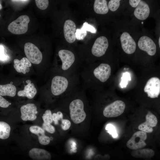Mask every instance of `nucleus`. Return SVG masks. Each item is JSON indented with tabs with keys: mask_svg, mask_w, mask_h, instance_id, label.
Segmentation results:
<instances>
[{
	"mask_svg": "<svg viewBox=\"0 0 160 160\" xmlns=\"http://www.w3.org/2000/svg\"><path fill=\"white\" fill-rule=\"evenodd\" d=\"M147 138L146 132L141 131L136 132L127 141V146L129 149L133 150L142 148L146 145L145 140Z\"/></svg>",
	"mask_w": 160,
	"mask_h": 160,
	"instance_id": "obj_7",
	"label": "nucleus"
},
{
	"mask_svg": "<svg viewBox=\"0 0 160 160\" xmlns=\"http://www.w3.org/2000/svg\"><path fill=\"white\" fill-rule=\"evenodd\" d=\"M61 127L62 129L64 130L68 129L71 125L70 121L66 119H63L61 120Z\"/></svg>",
	"mask_w": 160,
	"mask_h": 160,
	"instance_id": "obj_32",
	"label": "nucleus"
},
{
	"mask_svg": "<svg viewBox=\"0 0 160 160\" xmlns=\"http://www.w3.org/2000/svg\"><path fill=\"white\" fill-rule=\"evenodd\" d=\"M125 108L124 103L122 100H117L109 104L104 108L103 116L106 117H116L121 115Z\"/></svg>",
	"mask_w": 160,
	"mask_h": 160,
	"instance_id": "obj_5",
	"label": "nucleus"
},
{
	"mask_svg": "<svg viewBox=\"0 0 160 160\" xmlns=\"http://www.w3.org/2000/svg\"><path fill=\"white\" fill-rule=\"evenodd\" d=\"M28 155L33 160H51V156L47 151L43 149L33 148L29 151Z\"/></svg>",
	"mask_w": 160,
	"mask_h": 160,
	"instance_id": "obj_16",
	"label": "nucleus"
},
{
	"mask_svg": "<svg viewBox=\"0 0 160 160\" xmlns=\"http://www.w3.org/2000/svg\"><path fill=\"white\" fill-rule=\"evenodd\" d=\"M52 119L55 125L58 124V121L61 120L63 119L64 115L63 113L61 111H58L56 113H52Z\"/></svg>",
	"mask_w": 160,
	"mask_h": 160,
	"instance_id": "obj_27",
	"label": "nucleus"
},
{
	"mask_svg": "<svg viewBox=\"0 0 160 160\" xmlns=\"http://www.w3.org/2000/svg\"><path fill=\"white\" fill-rule=\"evenodd\" d=\"M85 89L79 85L60 99L63 104L67 105L70 118L76 124L84 121L87 116L85 107L87 99Z\"/></svg>",
	"mask_w": 160,
	"mask_h": 160,
	"instance_id": "obj_1",
	"label": "nucleus"
},
{
	"mask_svg": "<svg viewBox=\"0 0 160 160\" xmlns=\"http://www.w3.org/2000/svg\"><path fill=\"white\" fill-rule=\"evenodd\" d=\"M132 156L135 158L150 159L155 154L154 151L150 148L139 149L133 150L131 153Z\"/></svg>",
	"mask_w": 160,
	"mask_h": 160,
	"instance_id": "obj_21",
	"label": "nucleus"
},
{
	"mask_svg": "<svg viewBox=\"0 0 160 160\" xmlns=\"http://www.w3.org/2000/svg\"><path fill=\"white\" fill-rule=\"evenodd\" d=\"M108 46L107 39L104 36L99 37L94 42L91 49V53L95 57H101L105 55Z\"/></svg>",
	"mask_w": 160,
	"mask_h": 160,
	"instance_id": "obj_9",
	"label": "nucleus"
},
{
	"mask_svg": "<svg viewBox=\"0 0 160 160\" xmlns=\"http://www.w3.org/2000/svg\"><path fill=\"white\" fill-rule=\"evenodd\" d=\"M11 1H16V2H25V1H28V0H12Z\"/></svg>",
	"mask_w": 160,
	"mask_h": 160,
	"instance_id": "obj_36",
	"label": "nucleus"
},
{
	"mask_svg": "<svg viewBox=\"0 0 160 160\" xmlns=\"http://www.w3.org/2000/svg\"><path fill=\"white\" fill-rule=\"evenodd\" d=\"M9 102L0 95V107L3 108H7L9 105Z\"/></svg>",
	"mask_w": 160,
	"mask_h": 160,
	"instance_id": "obj_33",
	"label": "nucleus"
},
{
	"mask_svg": "<svg viewBox=\"0 0 160 160\" xmlns=\"http://www.w3.org/2000/svg\"><path fill=\"white\" fill-rule=\"evenodd\" d=\"M96 29L92 25L85 22L80 29L76 30L75 33L76 38L79 40H83L87 34V31L95 33H96Z\"/></svg>",
	"mask_w": 160,
	"mask_h": 160,
	"instance_id": "obj_19",
	"label": "nucleus"
},
{
	"mask_svg": "<svg viewBox=\"0 0 160 160\" xmlns=\"http://www.w3.org/2000/svg\"><path fill=\"white\" fill-rule=\"evenodd\" d=\"M16 92V87L12 84H8L0 85V95L1 96L13 97L15 95Z\"/></svg>",
	"mask_w": 160,
	"mask_h": 160,
	"instance_id": "obj_23",
	"label": "nucleus"
},
{
	"mask_svg": "<svg viewBox=\"0 0 160 160\" xmlns=\"http://www.w3.org/2000/svg\"><path fill=\"white\" fill-rule=\"evenodd\" d=\"M94 9L97 13L105 14L107 13L109 9L106 0H95L94 4Z\"/></svg>",
	"mask_w": 160,
	"mask_h": 160,
	"instance_id": "obj_22",
	"label": "nucleus"
},
{
	"mask_svg": "<svg viewBox=\"0 0 160 160\" xmlns=\"http://www.w3.org/2000/svg\"><path fill=\"white\" fill-rule=\"evenodd\" d=\"M37 93V90L33 83H29L25 86L23 90L18 91L17 95L19 97H26L29 99L34 97Z\"/></svg>",
	"mask_w": 160,
	"mask_h": 160,
	"instance_id": "obj_20",
	"label": "nucleus"
},
{
	"mask_svg": "<svg viewBox=\"0 0 160 160\" xmlns=\"http://www.w3.org/2000/svg\"><path fill=\"white\" fill-rule=\"evenodd\" d=\"M150 8L148 4L144 1L140 0L134 12L135 16L139 20H144L149 16Z\"/></svg>",
	"mask_w": 160,
	"mask_h": 160,
	"instance_id": "obj_15",
	"label": "nucleus"
},
{
	"mask_svg": "<svg viewBox=\"0 0 160 160\" xmlns=\"http://www.w3.org/2000/svg\"><path fill=\"white\" fill-rule=\"evenodd\" d=\"M121 79V81L120 84V87L122 88L126 87L128 84V81L131 80L130 74L127 72L124 73Z\"/></svg>",
	"mask_w": 160,
	"mask_h": 160,
	"instance_id": "obj_25",
	"label": "nucleus"
},
{
	"mask_svg": "<svg viewBox=\"0 0 160 160\" xmlns=\"http://www.w3.org/2000/svg\"><path fill=\"white\" fill-rule=\"evenodd\" d=\"M24 52L26 58L32 63L38 64L41 62L43 55L39 49L30 42L26 43L24 47Z\"/></svg>",
	"mask_w": 160,
	"mask_h": 160,
	"instance_id": "obj_6",
	"label": "nucleus"
},
{
	"mask_svg": "<svg viewBox=\"0 0 160 160\" xmlns=\"http://www.w3.org/2000/svg\"><path fill=\"white\" fill-rule=\"evenodd\" d=\"M30 132L38 136L39 143L43 145H47L50 143V137L45 135V130L38 125H32L29 128Z\"/></svg>",
	"mask_w": 160,
	"mask_h": 160,
	"instance_id": "obj_17",
	"label": "nucleus"
},
{
	"mask_svg": "<svg viewBox=\"0 0 160 160\" xmlns=\"http://www.w3.org/2000/svg\"><path fill=\"white\" fill-rule=\"evenodd\" d=\"M35 1L37 7L41 10L46 9L49 5L48 0H35Z\"/></svg>",
	"mask_w": 160,
	"mask_h": 160,
	"instance_id": "obj_29",
	"label": "nucleus"
},
{
	"mask_svg": "<svg viewBox=\"0 0 160 160\" xmlns=\"http://www.w3.org/2000/svg\"><path fill=\"white\" fill-rule=\"evenodd\" d=\"M21 118L24 121H33L36 118L37 108L33 103H29L22 106L20 108Z\"/></svg>",
	"mask_w": 160,
	"mask_h": 160,
	"instance_id": "obj_10",
	"label": "nucleus"
},
{
	"mask_svg": "<svg viewBox=\"0 0 160 160\" xmlns=\"http://www.w3.org/2000/svg\"><path fill=\"white\" fill-rule=\"evenodd\" d=\"M121 47L123 51L127 54L133 53L135 51L136 44L134 40L127 32H124L120 37Z\"/></svg>",
	"mask_w": 160,
	"mask_h": 160,
	"instance_id": "obj_11",
	"label": "nucleus"
},
{
	"mask_svg": "<svg viewBox=\"0 0 160 160\" xmlns=\"http://www.w3.org/2000/svg\"><path fill=\"white\" fill-rule=\"evenodd\" d=\"M111 73L110 65L101 63L94 69L87 68L81 73L80 75L86 89L90 88L95 80L104 83L109 79Z\"/></svg>",
	"mask_w": 160,
	"mask_h": 160,
	"instance_id": "obj_2",
	"label": "nucleus"
},
{
	"mask_svg": "<svg viewBox=\"0 0 160 160\" xmlns=\"http://www.w3.org/2000/svg\"><path fill=\"white\" fill-rule=\"evenodd\" d=\"M13 66L17 72L25 74L29 71V67L31 66V63L26 57H24L20 60L15 59Z\"/></svg>",
	"mask_w": 160,
	"mask_h": 160,
	"instance_id": "obj_18",
	"label": "nucleus"
},
{
	"mask_svg": "<svg viewBox=\"0 0 160 160\" xmlns=\"http://www.w3.org/2000/svg\"><path fill=\"white\" fill-rule=\"evenodd\" d=\"M0 16H1V15H0Z\"/></svg>",
	"mask_w": 160,
	"mask_h": 160,
	"instance_id": "obj_39",
	"label": "nucleus"
},
{
	"mask_svg": "<svg viewBox=\"0 0 160 160\" xmlns=\"http://www.w3.org/2000/svg\"><path fill=\"white\" fill-rule=\"evenodd\" d=\"M42 128L44 130L51 134H53L55 132L54 127L51 124L43 122L42 125Z\"/></svg>",
	"mask_w": 160,
	"mask_h": 160,
	"instance_id": "obj_31",
	"label": "nucleus"
},
{
	"mask_svg": "<svg viewBox=\"0 0 160 160\" xmlns=\"http://www.w3.org/2000/svg\"><path fill=\"white\" fill-rule=\"evenodd\" d=\"M138 45L140 49L146 52L150 55L153 56L156 53V45L153 40L148 36L141 37L138 41Z\"/></svg>",
	"mask_w": 160,
	"mask_h": 160,
	"instance_id": "obj_12",
	"label": "nucleus"
},
{
	"mask_svg": "<svg viewBox=\"0 0 160 160\" xmlns=\"http://www.w3.org/2000/svg\"><path fill=\"white\" fill-rule=\"evenodd\" d=\"M4 57V52L1 48H0V58H3Z\"/></svg>",
	"mask_w": 160,
	"mask_h": 160,
	"instance_id": "obj_35",
	"label": "nucleus"
},
{
	"mask_svg": "<svg viewBox=\"0 0 160 160\" xmlns=\"http://www.w3.org/2000/svg\"><path fill=\"white\" fill-rule=\"evenodd\" d=\"M2 8V6L0 3V9H1Z\"/></svg>",
	"mask_w": 160,
	"mask_h": 160,
	"instance_id": "obj_38",
	"label": "nucleus"
},
{
	"mask_svg": "<svg viewBox=\"0 0 160 160\" xmlns=\"http://www.w3.org/2000/svg\"><path fill=\"white\" fill-rule=\"evenodd\" d=\"M144 91L151 98H157L160 93V80L157 77L150 78L144 88Z\"/></svg>",
	"mask_w": 160,
	"mask_h": 160,
	"instance_id": "obj_8",
	"label": "nucleus"
},
{
	"mask_svg": "<svg viewBox=\"0 0 160 160\" xmlns=\"http://www.w3.org/2000/svg\"><path fill=\"white\" fill-rule=\"evenodd\" d=\"M146 121L140 124L138 127L139 130L147 133H151L153 131V128L156 126L158 120L156 116L150 111L145 116Z\"/></svg>",
	"mask_w": 160,
	"mask_h": 160,
	"instance_id": "obj_13",
	"label": "nucleus"
},
{
	"mask_svg": "<svg viewBox=\"0 0 160 160\" xmlns=\"http://www.w3.org/2000/svg\"><path fill=\"white\" fill-rule=\"evenodd\" d=\"M160 37H159V47H160Z\"/></svg>",
	"mask_w": 160,
	"mask_h": 160,
	"instance_id": "obj_37",
	"label": "nucleus"
},
{
	"mask_svg": "<svg viewBox=\"0 0 160 160\" xmlns=\"http://www.w3.org/2000/svg\"><path fill=\"white\" fill-rule=\"evenodd\" d=\"M52 114V111L50 110H46L42 116L44 122L51 124L53 122Z\"/></svg>",
	"mask_w": 160,
	"mask_h": 160,
	"instance_id": "obj_26",
	"label": "nucleus"
},
{
	"mask_svg": "<svg viewBox=\"0 0 160 160\" xmlns=\"http://www.w3.org/2000/svg\"><path fill=\"white\" fill-rule=\"evenodd\" d=\"M58 55L61 64L57 69V74L71 76L79 73L74 66L76 57L72 52L67 49H61L59 51Z\"/></svg>",
	"mask_w": 160,
	"mask_h": 160,
	"instance_id": "obj_3",
	"label": "nucleus"
},
{
	"mask_svg": "<svg viewBox=\"0 0 160 160\" xmlns=\"http://www.w3.org/2000/svg\"><path fill=\"white\" fill-rule=\"evenodd\" d=\"M106 129L110 134L111 135L113 138L116 137L118 135L115 127L111 124H108L105 127Z\"/></svg>",
	"mask_w": 160,
	"mask_h": 160,
	"instance_id": "obj_30",
	"label": "nucleus"
},
{
	"mask_svg": "<svg viewBox=\"0 0 160 160\" xmlns=\"http://www.w3.org/2000/svg\"><path fill=\"white\" fill-rule=\"evenodd\" d=\"M30 18L27 15H22L11 23L8 27V30L16 34H24L28 31Z\"/></svg>",
	"mask_w": 160,
	"mask_h": 160,
	"instance_id": "obj_4",
	"label": "nucleus"
},
{
	"mask_svg": "<svg viewBox=\"0 0 160 160\" xmlns=\"http://www.w3.org/2000/svg\"><path fill=\"white\" fill-rule=\"evenodd\" d=\"M140 1V0H129V3L132 7L135 8L137 7Z\"/></svg>",
	"mask_w": 160,
	"mask_h": 160,
	"instance_id": "obj_34",
	"label": "nucleus"
},
{
	"mask_svg": "<svg viewBox=\"0 0 160 160\" xmlns=\"http://www.w3.org/2000/svg\"><path fill=\"white\" fill-rule=\"evenodd\" d=\"M10 131L11 127L8 124L0 121V139L4 140L8 138Z\"/></svg>",
	"mask_w": 160,
	"mask_h": 160,
	"instance_id": "obj_24",
	"label": "nucleus"
},
{
	"mask_svg": "<svg viewBox=\"0 0 160 160\" xmlns=\"http://www.w3.org/2000/svg\"><path fill=\"white\" fill-rule=\"evenodd\" d=\"M75 23L71 20H66L64 24L63 32L65 38L68 43H72L76 40Z\"/></svg>",
	"mask_w": 160,
	"mask_h": 160,
	"instance_id": "obj_14",
	"label": "nucleus"
},
{
	"mask_svg": "<svg viewBox=\"0 0 160 160\" xmlns=\"http://www.w3.org/2000/svg\"><path fill=\"white\" fill-rule=\"evenodd\" d=\"M120 0H111L108 4V9L112 11H116L119 8L120 5Z\"/></svg>",
	"mask_w": 160,
	"mask_h": 160,
	"instance_id": "obj_28",
	"label": "nucleus"
}]
</instances>
